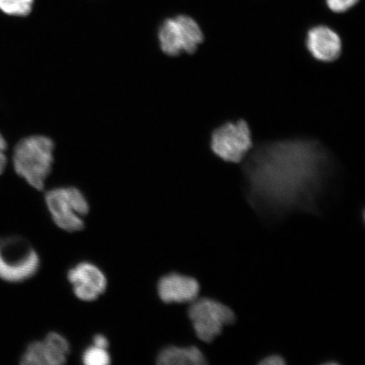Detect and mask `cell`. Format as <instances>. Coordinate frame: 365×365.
<instances>
[{
	"mask_svg": "<svg viewBox=\"0 0 365 365\" xmlns=\"http://www.w3.org/2000/svg\"><path fill=\"white\" fill-rule=\"evenodd\" d=\"M317 143L303 140L264 145L245 165L247 198L261 215L318 213L331 162Z\"/></svg>",
	"mask_w": 365,
	"mask_h": 365,
	"instance_id": "6da1fadb",
	"label": "cell"
},
{
	"mask_svg": "<svg viewBox=\"0 0 365 365\" xmlns=\"http://www.w3.org/2000/svg\"><path fill=\"white\" fill-rule=\"evenodd\" d=\"M56 144L51 137L33 134L13 145L12 166L31 188L43 191L56 166Z\"/></svg>",
	"mask_w": 365,
	"mask_h": 365,
	"instance_id": "7a4b0ae2",
	"label": "cell"
},
{
	"mask_svg": "<svg viewBox=\"0 0 365 365\" xmlns=\"http://www.w3.org/2000/svg\"><path fill=\"white\" fill-rule=\"evenodd\" d=\"M44 202L50 217L59 230L68 232L83 230L90 204L81 189L74 185L53 187L46 191Z\"/></svg>",
	"mask_w": 365,
	"mask_h": 365,
	"instance_id": "3957f363",
	"label": "cell"
},
{
	"mask_svg": "<svg viewBox=\"0 0 365 365\" xmlns=\"http://www.w3.org/2000/svg\"><path fill=\"white\" fill-rule=\"evenodd\" d=\"M204 40L202 27L194 18L187 15L167 18L158 29L160 51L170 58H179L182 54L192 56Z\"/></svg>",
	"mask_w": 365,
	"mask_h": 365,
	"instance_id": "277c9868",
	"label": "cell"
},
{
	"mask_svg": "<svg viewBox=\"0 0 365 365\" xmlns=\"http://www.w3.org/2000/svg\"><path fill=\"white\" fill-rule=\"evenodd\" d=\"M41 259L29 241L12 236L0 239V278L19 284L29 280L38 272Z\"/></svg>",
	"mask_w": 365,
	"mask_h": 365,
	"instance_id": "5b68a950",
	"label": "cell"
},
{
	"mask_svg": "<svg viewBox=\"0 0 365 365\" xmlns=\"http://www.w3.org/2000/svg\"><path fill=\"white\" fill-rule=\"evenodd\" d=\"M253 135L244 120L228 121L212 132L210 148L223 162L240 163L253 148Z\"/></svg>",
	"mask_w": 365,
	"mask_h": 365,
	"instance_id": "8992f818",
	"label": "cell"
},
{
	"mask_svg": "<svg viewBox=\"0 0 365 365\" xmlns=\"http://www.w3.org/2000/svg\"><path fill=\"white\" fill-rule=\"evenodd\" d=\"M188 317L192 323L195 335L200 341L212 342L223 331L226 326L236 321V316L226 304L219 301L202 298L190 303Z\"/></svg>",
	"mask_w": 365,
	"mask_h": 365,
	"instance_id": "52a82bcc",
	"label": "cell"
},
{
	"mask_svg": "<svg viewBox=\"0 0 365 365\" xmlns=\"http://www.w3.org/2000/svg\"><path fill=\"white\" fill-rule=\"evenodd\" d=\"M71 353L66 337L58 331H50L42 341H35L26 346L21 359L23 365H62Z\"/></svg>",
	"mask_w": 365,
	"mask_h": 365,
	"instance_id": "ba28073f",
	"label": "cell"
},
{
	"mask_svg": "<svg viewBox=\"0 0 365 365\" xmlns=\"http://www.w3.org/2000/svg\"><path fill=\"white\" fill-rule=\"evenodd\" d=\"M67 279L77 299L93 302L101 297L108 287V278L101 268L90 262H81L71 267Z\"/></svg>",
	"mask_w": 365,
	"mask_h": 365,
	"instance_id": "9c48e42d",
	"label": "cell"
},
{
	"mask_svg": "<svg viewBox=\"0 0 365 365\" xmlns=\"http://www.w3.org/2000/svg\"><path fill=\"white\" fill-rule=\"evenodd\" d=\"M159 299L165 304H185L198 298L200 287L195 278L171 272L160 278L157 286Z\"/></svg>",
	"mask_w": 365,
	"mask_h": 365,
	"instance_id": "30bf717a",
	"label": "cell"
},
{
	"mask_svg": "<svg viewBox=\"0 0 365 365\" xmlns=\"http://www.w3.org/2000/svg\"><path fill=\"white\" fill-rule=\"evenodd\" d=\"M305 46L316 61L331 63L339 58L342 50L341 39L339 34L327 26H317L309 29Z\"/></svg>",
	"mask_w": 365,
	"mask_h": 365,
	"instance_id": "8fae6325",
	"label": "cell"
},
{
	"mask_svg": "<svg viewBox=\"0 0 365 365\" xmlns=\"http://www.w3.org/2000/svg\"><path fill=\"white\" fill-rule=\"evenodd\" d=\"M157 364L160 365H205L207 358L198 346H164L157 355Z\"/></svg>",
	"mask_w": 365,
	"mask_h": 365,
	"instance_id": "7c38bea8",
	"label": "cell"
},
{
	"mask_svg": "<svg viewBox=\"0 0 365 365\" xmlns=\"http://www.w3.org/2000/svg\"><path fill=\"white\" fill-rule=\"evenodd\" d=\"M34 6V0H0V11L12 17L29 16Z\"/></svg>",
	"mask_w": 365,
	"mask_h": 365,
	"instance_id": "4fadbf2b",
	"label": "cell"
},
{
	"mask_svg": "<svg viewBox=\"0 0 365 365\" xmlns=\"http://www.w3.org/2000/svg\"><path fill=\"white\" fill-rule=\"evenodd\" d=\"M81 361L86 365H108L111 363L108 349L91 344L81 354Z\"/></svg>",
	"mask_w": 365,
	"mask_h": 365,
	"instance_id": "5bb4252c",
	"label": "cell"
},
{
	"mask_svg": "<svg viewBox=\"0 0 365 365\" xmlns=\"http://www.w3.org/2000/svg\"><path fill=\"white\" fill-rule=\"evenodd\" d=\"M328 8L332 12L344 13L352 9L359 0H326Z\"/></svg>",
	"mask_w": 365,
	"mask_h": 365,
	"instance_id": "9a60e30c",
	"label": "cell"
},
{
	"mask_svg": "<svg viewBox=\"0 0 365 365\" xmlns=\"http://www.w3.org/2000/svg\"><path fill=\"white\" fill-rule=\"evenodd\" d=\"M9 143L4 135L0 132V176L6 170L8 166Z\"/></svg>",
	"mask_w": 365,
	"mask_h": 365,
	"instance_id": "2e32d148",
	"label": "cell"
},
{
	"mask_svg": "<svg viewBox=\"0 0 365 365\" xmlns=\"http://www.w3.org/2000/svg\"><path fill=\"white\" fill-rule=\"evenodd\" d=\"M259 364L262 365H284L286 364V361L282 356L272 354L263 358Z\"/></svg>",
	"mask_w": 365,
	"mask_h": 365,
	"instance_id": "e0dca14e",
	"label": "cell"
},
{
	"mask_svg": "<svg viewBox=\"0 0 365 365\" xmlns=\"http://www.w3.org/2000/svg\"><path fill=\"white\" fill-rule=\"evenodd\" d=\"M100 348L108 349L109 340L108 337L103 334H96L93 339V344Z\"/></svg>",
	"mask_w": 365,
	"mask_h": 365,
	"instance_id": "ac0fdd59",
	"label": "cell"
}]
</instances>
